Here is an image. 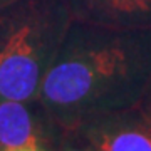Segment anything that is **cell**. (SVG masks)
<instances>
[{
	"label": "cell",
	"instance_id": "obj_8",
	"mask_svg": "<svg viewBox=\"0 0 151 151\" xmlns=\"http://www.w3.org/2000/svg\"><path fill=\"white\" fill-rule=\"evenodd\" d=\"M9 2H14V0H0V5H5V4H9Z\"/></svg>",
	"mask_w": 151,
	"mask_h": 151
},
{
	"label": "cell",
	"instance_id": "obj_9",
	"mask_svg": "<svg viewBox=\"0 0 151 151\" xmlns=\"http://www.w3.org/2000/svg\"><path fill=\"white\" fill-rule=\"evenodd\" d=\"M22 151H32V150H22Z\"/></svg>",
	"mask_w": 151,
	"mask_h": 151
},
{
	"label": "cell",
	"instance_id": "obj_5",
	"mask_svg": "<svg viewBox=\"0 0 151 151\" xmlns=\"http://www.w3.org/2000/svg\"><path fill=\"white\" fill-rule=\"evenodd\" d=\"M72 19L118 29H151V0H67Z\"/></svg>",
	"mask_w": 151,
	"mask_h": 151
},
{
	"label": "cell",
	"instance_id": "obj_4",
	"mask_svg": "<svg viewBox=\"0 0 151 151\" xmlns=\"http://www.w3.org/2000/svg\"><path fill=\"white\" fill-rule=\"evenodd\" d=\"M74 128L91 151H151V124L138 108L94 116Z\"/></svg>",
	"mask_w": 151,
	"mask_h": 151
},
{
	"label": "cell",
	"instance_id": "obj_3",
	"mask_svg": "<svg viewBox=\"0 0 151 151\" xmlns=\"http://www.w3.org/2000/svg\"><path fill=\"white\" fill-rule=\"evenodd\" d=\"M62 129L37 97L0 101V151H54Z\"/></svg>",
	"mask_w": 151,
	"mask_h": 151
},
{
	"label": "cell",
	"instance_id": "obj_6",
	"mask_svg": "<svg viewBox=\"0 0 151 151\" xmlns=\"http://www.w3.org/2000/svg\"><path fill=\"white\" fill-rule=\"evenodd\" d=\"M54 151H91L76 128H64Z\"/></svg>",
	"mask_w": 151,
	"mask_h": 151
},
{
	"label": "cell",
	"instance_id": "obj_2",
	"mask_svg": "<svg viewBox=\"0 0 151 151\" xmlns=\"http://www.w3.org/2000/svg\"><path fill=\"white\" fill-rule=\"evenodd\" d=\"M70 22L67 0H14L0 5V101L37 97Z\"/></svg>",
	"mask_w": 151,
	"mask_h": 151
},
{
	"label": "cell",
	"instance_id": "obj_1",
	"mask_svg": "<svg viewBox=\"0 0 151 151\" xmlns=\"http://www.w3.org/2000/svg\"><path fill=\"white\" fill-rule=\"evenodd\" d=\"M151 81V29H118L72 19L37 99L55 123L86 119L139 104Z\"/></svg>",
	"mask_w": 151,
	"mask_h": 151
},
{
	"label": "cell",
	"instance_id": "obj_7",
	"mask_svg": "<svg viewBox=\"0 0 151 151\" xmlns=\"http://www.w3.org/2000/svg\"><path fill=\"white\" fill-rule=\"evenodd\" d=\"M136 108L143 113V116H145V118L150 121V124H151V81H150V84H148V87H146L143 97H141L139 104H138Z\"/></svg>",
	"mask_w": 151,
	"mask_h": 151
}]
</instances>
